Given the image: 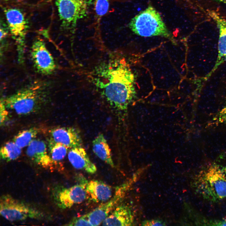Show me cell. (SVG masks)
I'll list each match as a JSON object with an SVG mask.
<instances>
[{"label": "cell", "mask_w": 226, "mask_h": 226, "mask_svg": "<svg viewBox=\"0 0 226 226\" xmlns=\"http://www.w3.org/2000/svg\"><path fill=\"white\" fill-rule=\"evenodd\" d=\"M96 81L107 102L116 110H126L136 97L134 75L124 60L107 65Z\"/></svg>", "instance_id": "obj_1"}, {"label": "cell", "mask_w": 226, "mask_h": 226, "mask_svg": "<svg viewBox=\"0 0 226 226\" xmlns=\"http://www.w3.org/2000/svg\"><path fill=\"white\" fill-rule=\"evenodd\" d=\"M192 186L196 195L208 202L226 198V166L213 162L202 167L195 175Z\"/></svg>", "instance_id": "obj_2"}, {"label": "cell", "mask_w": 226, "mask_h": 226, "mask_svg": "<svg viewBox=\"0 0 226 226\" xmlns=\"http://www.w3.org/2000/svg\"><path fill=\"white\" fill-rule=\"evenodd\" d=\"M129 27L138 35L144 37L161 36L169 40L173 44H177L160 13L151 5L132 18Z\"/></svg>", "instance_id": "obj_3"}, {"label": "cell", "mask_w": 226, "mask_h": 226, "mask_svg": "<svg viewBox=\"0 0 226 226\" xmlns=\"http://www.w3.org/2000/svg\"><path fill=\"white\" fill-rule=\"evenodd\" d=\"M38 86L24 88L3 100L6 108L20 115H26L37 111L44 102V95Z\"/></svg>", "instance_id": "obj_4"}, {"label": "cell", "mask_w": 226, "mask_h": 226, "mask_svg": "<svg viewBox=\"0 0 226 226\" xmlns=\"http://www.w3.org/2000/svg\"><path fill=\"white\" fill-rule=\"evenodd\" d=\"M56 3L63 27L73 31L88 15L94 0H56Z\"/></svg>", "instance_id": "obj_5"}, {"label": "cell", "mask_w": 226, "mask_h": 226, "mask_svg": "<svg viewBox=\"0 0 226 226\" xmlns=\"http://www.w3.org/2000/svg\"><path fill=\"white\" fill-rule=\"evenodd\" d=\"M0 214L7 220L12 222L28 218L40 219L44 217L40 211L9 194L3 195L0 197Z\"/></svg>", "instance_id": "obj_6"}, {"label": "cell", "mask_w": 226, "mask_h": 226, "mask_svg": "<svg viewBox=\"0 0 226 226\" xmlns=\"http://www.w3.org/2000/svg\"><path fill=\"white\" fill-rule=\"evenodd\" d=\"M87 181H83L69 188L57 187L53 195L55 203L62 209L71 208L83 202L87 198L86 187Z\"/></svg>", "instance_id": "obj_7"}, {"label": "cell", "mask_w": 226, "mask_h": 226, "mask_svg": "<svg viewBox=\"0 0 226 226\" xmlns=\"http://www.w3.org/2000/svg\"><path fill=\"white\" fill-rule=\"evenodd\" d=\"M30 55L34 66L39 73L48 75L55 70V61L42 40L38 39L33 42L31 48Z\"/></svg>", "instance_id": "obj_8"}, {"label": "cell", "mask_w": 226, "mask_h": 226, "mask_svg": "<svg viewBox=\"0 0 226 226\" xmlns=\"http://www.w3.org/2000/svg\"><path fill=\"white\" fill-rule=\"evenodd\" d=\"M127 186V184H124L117 187L113 197L86 214L92 226L100 225L110 213L120 204L125 195Z\"/></svg>", "instance_id": "obj_9"}, {"label": "cell", "mask_w": 226, "mask_h": 226, "mask_svg": "<svg viewBox=\"0 0 226 226\" xmlns=\"http://www.w3.org/2000/svg\"><path fill=\"white\" fill-rule=\"evenodd\" d=\"M209 13L219 29V36L218 55L215 64L211 71L204 77L203 80L205 81L208 79L220 65L226 61V20L214 11Z\"/></svg>", "instance_id": "obj_10"}, {"label": "cell", "mask_w": 226, "mask_h": 226, "mask_svg": "<svg viewBox=\"0 0 226 226\" xmlns=\"http://www.w3.org/2000/svg\"><path fill=\"white\" fill-rule=\"evenodd\" d=\"M26 154L34 162L43 168L51 170L53 169L54 164L48 153L46 145L43 140L34 139L28 146Z\"/></svg>", "instance_id": "obj_11"}, {"label": "cell", "mask_w": 226, "mask_h": 226, "mask_svg": "<svg viewBox=\"0 0 226 226\" xmlns=\"http://www.w3.org/2000/svg\"><path fill=\"white\" fill-rule=\"evenodd\" d=\"M51 139L62 143L69 148L82 147L83 142L80 132L73 127H59L50 131Z\"/></svg>", "instance_id": "obj_12"}, {"label": "cell", "mask_w": 226, "mask_h": 226, "mask_svg": "<svg viewBox=\"0 0 226 226\" xmlns=\"http://www.w3.org/2000/svg\"><path fill=\"white\" fill-rule=\"evenodd\" d=\"M69 161L75 168L91 174L97 170L96 165L90 160L85 149L82 147L71 148L68 152Z\"/></svg>", "instance_id": "obj_13"}, {"label": "cell", "mask_w": 226, "mask_h": 226, "mask_svg": "<svg viewBox=\"0 0 226 226\" xmlns=\"http://www.w3.org/2000/svg\"><path fill=\"white\" fill-rule=\"evenodd\" d=\"M86 191L87 198L96 203L105 202L112 197L111 187L100 180H92L87 182Z\"/></svg>", "instance_id": "obj_14"}, {"label": "cell", "mask_w": 226, "mask_h": 226, "mask_svg": "<svg viewBox=\"0 0 226 226\" xmlns=\"http://www.w3.org/2000/svg\"><path fill=\"white\" fill-rule=\"evenodd\" d=\"M133 222L131 209L126 205L119 204L102 223L104 226H130Z\"/></svg>", "instance_id": "obj_15"}, {"label": "cell", "mask_w": 226, "mask_h": 226, "mask_svg": "<svg viewBox=\"0 0 226 226\" xmlns=\"http://www.w3.org/2000/svg\"><path fill=\"white\" fill-rule=\"evenodd\" d=\"M5 15L12 34L16 38L23 37L26 24L23 13L17 9L10 8L6 10Z\"/></svg>", "instance_id": "obj_16"}, {"label": "cell", "mask_w": 226, "mask_h": 226, "mask_svg": "<svg viewBox=\"0 0 226 226\" xmlns=\"http://www.w3.org/2000/svg\"><path fill=\"white\" fill-rule=\"evenodd\" d=\"M92 143L94 153L105 163L114 167L111 149L103 134H99L93 140Z\"/></svg>", "instance_id": "obj_17"}, {"label": "cell", "mask_w": 226, "mask_h": 226, "mask_svg": "<svg viewBox=\"0 0 226 226\" xmlns=\"http://www.w3.org/2000/svg\"><path fill=\"white\" fill-rule=\"evenodd\" d=\"M21 153V148L13 141H9L1 148L0 158L7 162L15 160L18 158Z\"/></svg>", "instance_id": "obj_18"}, {"label": "cell", "mask_w": 226, "mask_h": 226, "mask_svg": "<svg viewBox=\"0 0 226 226\" xmlns=\"http://www.w3.org/2000/svg\"><path fill=\"white\" fill-rule=\"evenodd\" d=\"M39 132L38 128L32 127L19 132L13 141L21 148L28 146L35 138Z\"/></svg>", "instance_id": "obj_19"}, {"label": "cell", "mask_w": 226, "mask_h": 226, "mask_svg": "<svg viewBox=\"0 0 226 226\" xmlns=\"http://www.w3.org/2000/svg\"><path fill=\"white\" fill-rule=\"evenodd\" d=\"M49 155L54 164L62 160L66 156L68 148L51 139L49 141Z\"/></svg>", "instance_id": "obj_20"}, {"label": "cell", "mask_w": 226, "mask_h": 226, "mask_svg": "<svg viewBox=\"0 0 226 226\" xmlns=\"http://www.w3.org/2000/svg\"><path fill=\"white\" fill-rule=\"evenodd\" d=\"M94 9L96 15L101 17L108 12L109 8V0H94Z\"/></svg>", "instance_id": "obj_21"}, {"label": "cell", "mask_w": 226, "mask_h": 226, "mask_svg": "<svg viewBox=\"0 0 226 226\" xmlns=\"http://www.w3.org/2000/svg\"><path fill=\"white\" fill-rule=\"evenodd\" d=\"M66 225L68 226H92L86 214L80 217H75L71 220Z\"/></svg>", "instance_id": "obj_22"}, {"label": "cell", "mask_w": 226, "mask_h": 226, "mask_svg": "<svg viewBox=\"0 0 226 226\" xmlns=\"http://www.w3.org/2000/svg\"><path fill=\"white\" fill-rule=\"evenodd\" d=\"M7 108L3 100L1 99L0 104V123L1 126L3 125L8 117V112L7 110Z\"/></svg>", "instance_id": "obj_23"}, {"label": "cell", "mask_w": 226, "mask_h": 226, "mask_svg": "<svg viewBox=\"0 0 226 226\" xmlns=\"http://www.w3.org/2000/svg\"><path fill=\"white\" fill-rule=\"evenodd\" d=\"M143 226H164L165 224L163 221L159 219L146 220L142 223Z\"/></svg>", "instance_id": "obj_24"}, {"label": "cell", "mask_w": 226, "mask_h": 226, "mask_svg": "<svg viewBox=\"0 0 226 226\" xmlns=\"http://www.w3.org/2000/svg\"><path fill=\"white\" fill-rule=\"evenodd\" d=\"M218 117L219 122L226 123V104L223 108L219 112Z\"/></svg>", "instance_id": "obj_25"}, {"label": "cell", "mask_w": 226, "mask_h": 226, "mask_svg": "<svg viewBox=\"0 0 226 226\" xmlns=\"http://www.w3.org/2000/svg\"><path fill=\"white\" fill-rule=\"evenodd\" d=\"M218 1L226 4V0H217Z\"/></svg>", "instance_id": "obj_26"}]
</instances>
